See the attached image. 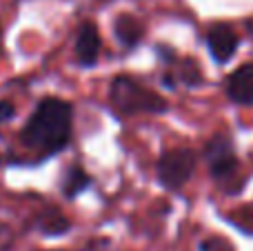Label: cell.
Returning <instances> with one entry per match:
<instances>
[{
  "label": "cell",
  "instance_id": "6da1fadb",
  "mask_svg": "<svg viewBox=\"0 0 253 251\" xmlns=\"http://www.w3.org/2000/svg\"><path fill=\"white\" fill-rule=\"evenodd\" d=\"M74 109L60 98H42L20 131V142L40 158L56 156L69 145Z\"/></svg>",
  "mask_w": 253,
  "mask_h": 251
},
{
  "label": "cell",
  "instance_id": "7a4b0ae2",
  "mask_svg": "<svg viewBox=\"0 0 253 251\" xmlns=\"http://www.w3.org/2000/svg\"><path fill=\"white\" fill-rule=\"evenodd\" d=\"M111 102L123 114H165L169 109L160 93L142 87L129 76H118L109 89Z\"/></svg>",
  "mask_w": 253,
  "mask_h": 251
},
{
  "label": "cell",
  "instance_id": "3957f363",
  "mask_svg": "<svg viewBox=\"0 0 253 251\" xmlns=\"http://www.w3.org/2000/svg\"><path fill=\"white\" fill-rule=\"evenodd\" d=\"M196 154L191 149H171L165 151L158 160V178L167 189H180L196 169Z\"/></svg>",
  "mask_w": 253,
  "mask_h": 251
},
{
  "label": "cell",
  "instance_id": "277c9868",
  "mask_svg": "<svg viewBox=\"0 0 253 251\" xmlns=\"http://www.w3.org/2000/svg\"><path fill=\"white\" fill-rule=\"evenodd\" d=\"M205 160L209 165V171L215 180H229L238 169V156L233 149L231 140L227 136H213L207 140L205 149Z\"/></svg>",
  "mask_w": 253,
  "mask_h": 251
},
{
  "label": "cell",
  "instance_id": "5b68a950",
  "mask_svg": "<svg viewBox=\"0 0 253 251\" xmlns=\"http://www.w3.org/2000/svg\"><path fill=\"white\" fill-rule=\"evenodd\" d=\"M238 44H240V38H238L236 31L227 25H215V27H211L209 34H207V47H209L215 62L231 60Z\"/></svg>",
  "mask_w": 253,
  "mask_h": 251
},
{
  "label": "cell",
  "instance_id": "8992f818",
  "mask_svg": "<svg viewBox=\"0 0 253 251\" xmlns=\"http://www.w3.org/2000/svg\"><path fill=\"white\" fill-rule=\"evenodd\" d=\"M100 31L93 22H83L76 36V60L83 67H93L100 56Z\"/></svg>",
  "mask_w": 253,
  "mask_h": 251
},
{
  "label": "cell",
  "instance_id": "52a82bcc",
  "mask_svg": "<svg viewBox=\"0 0 253 251\" xmlns=\"http://www.w3.org/2000/svg\"><path fill=\"white\" fill-rule=\"evenodd\" d=\"M227 93L238 105H245V107L253 105V65L251 62L238 67V69L229 76Z\"/></svg>",
  "mask_w": 253,
  "mask_h": 251
},
{
  "label": "cell",
  "instance_id": "ba28073f",
  "mask_svg": "<svg viewBox=\"0 0 253 251\" xmlns=\"http://www.w3.org/2000/svg\"><path fill=\"white\" fill-rule=\"evenodd\" d=\"M114 34L120 40V44L126 49L138 47V42L144 36V25L131 13H120L114 20Z\"/></svg>",
  "mask_w": 253,
  "mask_h": 251
},
{
  "label": "cell",
  "instance_id": "9c48e42d",
  "mask_svg": "<svg viewBox=\"0 0 253 251\" xmlns=\"http://www.w3.org/2000/svg\"><path fill=\"white\" fill-rule=\"evenodd\" d=\"M91 185V178H89V173L84 171L80 165H71L69 169L65 171V176H62V182H60V189L62 194L67 196L69 200H74L76 196H80L87 187Z\"/></svg>",
  "mask_w": 253,
  "mask_h": 251
},
{
  "label": "cell",
  "instance_id": "30bf717a",
  "mask_svg": "<svg viewBox=\"0 0 253 251\" xmlns=\"http://www.w3.org/2000/svg\"><path fill=\"white\" fill-rule=\"evenodd\" d=\"M36 227H38L40 234L44 236H62L69 231L71 222L67 220L65 216H62L58 209H47V211H42L38 216V220H36Z\"/></svg>",
  "mask_w": 253,
  "mask_h": 251
},
{
  "label": "cell",
  "instance_id": "8fae6325",
  "mask_svg": "<svg viewBox=\"0 0 253 251\" xmlns=\"http://www.w3.org/2000/svg\"><path fill=\"white\" fill-rule=\"evenodd\" d=\"M180 78V83L187 84L189 89L191 87H198V84H202V74H200V67H198V62L193 60V58H187V60L180 62V71H175Z\"/></svg>",
  "mask_w": 253,
  "mask_h": 251
},
{
  "label": "cell",
  "instance_id": "7c38bea8",
  "mask_svg": "<svg viewBox=\"0 0 253 251\" xmlns=\"http://www.w3.org/2000/svg\"><path fill=\"white\" fill-rule=\"evenodd\" d=\"M200 251H233V245L224 238L211 236V238H207L200 243Z\"/></svg>",
  "mask_w": 253,
  "mask_h": 251
},
{
  "label": "cell",
  "instance_id": "4fadbf2b",
  "mask_svg": "<svg viewBox=\"0 0 253 251\" xmlns=\"http://www.w3.org/2000/svg\"><path fill=\"white\" fill-rule=\"evenodd\" d=\"M13 240H16L13 229L9 225H4V222H0V251H11Z\"/></svg>",
  "mask_w": 253,
  "mask_h": 251
},
{
  "label": "cell",
  "instance_id": "5bb4252c",
  "mask_svg": "<svg viewBox=\"0 0 253 251\" xmlns=\"http://www.w3.org/2000/svg\"><path fill=\"white\" fill-rule=\"evenodd\" d=\"M13 116H16V107H13V102L0 100V125H4V123H9V120H13Z\"/></svg>",
  "mask_w": 253,
  "mask_h": 251
}]
</instances>
